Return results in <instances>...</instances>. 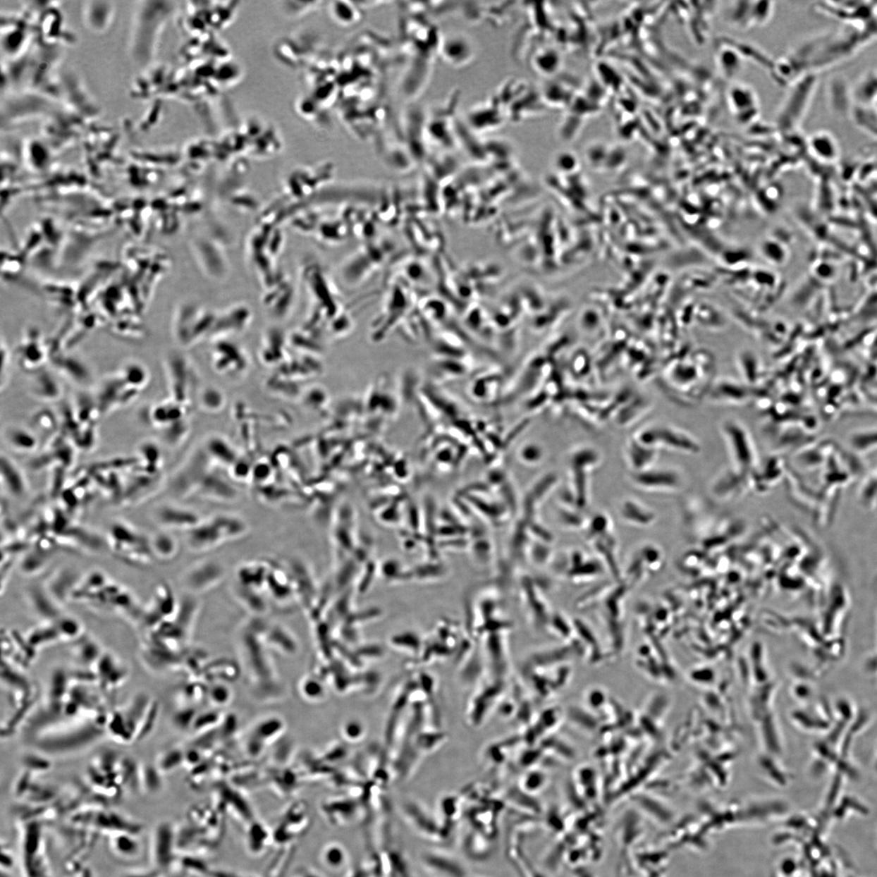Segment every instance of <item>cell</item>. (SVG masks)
<instances>
[{"mask_svg": "<svg viewBox=\"0 0 877 877\" xmlns=\"http://www.w3.org/2000/svg\"><path fill=\"white\" fill-rule=\"evenodd\" d=\"M70 684L71 680L70 677H69V673L63 670V668H57V670L53 672L50 679L47 701L54 703L64 702V700L68 697Z\"/></svg>", "mask_w": 877, "mask_h": 877, "instance_id": "cell-22", "label": "cell"}, {"mask_svg": "<svg viewBox=\"0 0 877 877\" xmlns=\"http://www.w3.org/2000/svg\"><path fill=\"white\" fill-rule=\"evenodd\" d=\"M78 576L69 570L60 571L49 582V587H46L48 592L56 601L61 603L68 596H73L74 587L78 584Z\"/></svg>", "mask_w": 877, "mask_h": 877, "instance_id": "cell-18", "label": "cell"}, {"mask_svg": "<svg viewBox=\"0 0 877 877\" xmlns=\"http://www.w3.org/2000/svg\"><path fill=\"white\" fill-rule=\"evenodd\" d=\"M105 735L106 730L96 723L94 716H84L37 735L35 746L46 756H66L85 749Z\"/></svg>", "mask_w": 877, "mask_h": 877, "instance_id": "cell-1", "label": "cell"}, {"mask_svg": "<svg viewBox=\"0 0 877 877\" xmlns=\"http://www.w3.org/2000/svg\"><path fill=\"white\" fill-rule=\"evenodd\" d=\"M296 877H322V876H320L319 874L314 873V871H312L302 870V871H300V873H299L296 876Z\"/></svg>", "mask_w": 877, "mask_h": 877, "instance_id": "cell-39", "label": "cell"}, {"mask_svg": "<svg viewBox=\"0 0 877 877\" xmlns=\"http://www.w3.org/2000/svg\"><path fill=\"white\" fill-rule=\"evenodd\" d=\"M546 776L542 773H530L524 779L523 785L525 786L527 792H531L532 790H540V788L543 787L544 783H546Z\"/></svg>", "mask_w": 877, "mask_h": 877, "instance_id": "cell-35", "label": "cell"}, {"mask_svg": "<svg viewBox=\"0 0 877 877\" xmlns=\"http://www.w3.org/2000/svg\"><path fill=\"white\" fill-rule=\"evenodd\" d=\"M247 847L253 854H261L272 842V832L263 823L251 822L247 832Z\"/></svg>", "mask_w": 877, "mask_h": 877, "instance_id": "cell-20", "label": "cell"}, {"mask_svg": "<svg viewBox=\"0 0 877 877\" xmlns=\"http://www.w3.org/2000/svg\"><path fill=\"white\" fill-rule=\"evenodd\" d=\"M587 699L588 703L591 705V707L596 708L597 706L599 707V706L603 704V700L604 699L603 693L601 691V689H593V691H591L589 694H588Z\"/></svg>", "mask_w": 877, "mask_h": 877, "instance_id": "cell-37", "label": "cell"}, {"mask_svg": "<svg viewBox=\"0 0 877 877\" xmlns=\"http://www.w3.org/2000/svg\"><path fill=\"white\" fill-rule=\"evenodd\" d=\"M72 825L92 833H103L109 836L121 833L139 834L142 831L140 823L128 819L124 815L106 807H83L71 815Z\"/></svg>", "mask_w": 877, "mask_h": 877, "instance_id": "cell-4", "label": "cell"}, {"mask_svg": "<svg viewBox=\"0 0 877 877\" xmlns=\"http://www.w3.org/2000/svg\"><path fill=\"white\" fill-rule=\"evenodd\" d=\"M638 441L650 448L662 447L682 453H697L699 448L688 433L671 426L652 427L641 433Z\"/></svg>", "mask_w": 877, "mask_h": 877, "instance_id": "cell-8", "label": "cell"}, {"mask_svg": "<svg viewBox=\"0 0 877 877\" xmlns=\"http://www.w3.org/2000/svg\"><path fill=\"white\" fill-rule=\"evenodd\" d=\"M178 830L172 823L163 821L154 828L151 842L152 868L168 874L178 863Z\"/></svg>", "mask_w": 877, "mask_h": 877, "instance_id": "cell-6", "label": "cell"}, {"mask_svg": "<svg viewBox=\"0 0 877 877\" xmlns=\"http://www.w3.org/2000/svg\"><path fill=\"white\" fill-rule=\"evenodd\" d=\"M224 575L226 569L219 561L202 560L187 570L183 576V584L191 592H205L219 584Z\"/></svg>", "mask_w": 877, "mask_h": 877, "instance_id": "cell-10", "label": "cell"}, {"mask_svg": "<svg viewBox=\"0 0 877 877\" xmlns=\"http://www.w3.org/2000/svg\"><path fill=\"white\" fill-rule=\"evenodd\" d=\"M110 847L117 857L130 859L136 858L141 852V843L138 835L130 833H121L110 836Z\"/></svg>", "mask_w": 877, "mask_h": 877, "instance_id": "cell-19", "label": "cell"}, {"mask_svg": "<svg viewBox=\"0 0 877 877\" xmlns=\"http://www.w3.org/2000/svg\"><path fill=\"white\" fill-rule=\"evenodd\" d=\"M33 777L34 774L25 769L19 775L14 786V793L18 798L23 799V797L27 793L32 783H34Z\"/></svg>", "mask_w": 877, "mask_h": 877, "instance_id": "cell-34", "label": "cell"}, {"mask_svg": "<svg viewBox=\"0 0 877 877\" xmlns=\"http://www.w3.org/2000/svg\"><path fill=\"white\" fill-rule=\"evenodd\" d=\"M157 521L168 529H185L190 531L200 522L199 516L179 506L164 505L156 512Z\"/></svg>", "mask_w": 877, "mask_h": 877, "instance_id": "cell-15", "label": "cell"}, {"mask_svg": "<svg viewBox=\"0 0 877 877\" xmlns=\"http://www.w3.org/2000/svg\"><path fill=\"white\" fill-rule=\"evenodd\" d=\"M79 877H93V875L90 869L84 868L82 870L81 873H80Z\"/></svg>", "mask_w": 877, "mask_h": 877, "instance_id": "cell-40", "label": "cell"}, {"mask_svg": "<svg viewBox=\"0 0 877 877\" xmlns=\"http://www.w3.org/2000/svg\"><path fill=\"white\" fill-rule=\"evenodd\" d=\"M587 539L606 569L616 582L623 579L618 558V540L613 532L612 521L604 513H597L588 522Z\"/></svg>", "mask_w": 877, "mask_h": 877, "instance_id": "cell-5", "label": "cell"}, {"mask_svg": "<svg viewBox=\"0 0 877 877\" xmlns=\"http://www.w3.org/2000/svg\"><path fill=\"white\" fill-rule=\"evenodd\" d=\"M164 2L136 3L132 17L128 53L138 67L148 66L156 54L157 41L169 13Z\"/></svg>", "mask_w": 877, "mask_h": 877, "instance_id": "cell-2", "label": "cell"}, {"mask_svg": "<svg viewBox=\"0 0 877 877\" xmlns=\"http://www.w3.org/2000/svg\"><path fill=\"white\" fill-rule=\"evenodd\" d=\"M723 430L734 461L742 467L752 466L756 459L755 446L744 427L736 421H727Z\"/></svg>", "mask_w": 877, "mask_h": 877, "instance_id": "cell-11", "label": "cell"}, {"mask_svg": "<svg viewBox=\"0 0 877 877\" xmlns=\"http://www.w3.org/2000/svg\"><path fill=\"white\" fill-rule=\"evenodd\" d=\"M180 756L178 751H171L163 754L157 763L159 771L162 774L171 771L178 763Z\"/></svg>", "mask_w": 877, "mask_h": 877, "instance_id": "cell-33", "label": "cell"}, {"mask_svg": "<svg viewBox=\"0 0 877 877\" xmlns=\"http://www.w3.org/2000/svg\"><path fill=\"white\" fill-rule=\"evenodd\" d=\"M149 544H151L152 553L159 558L168 560L173 558L178 552V544L176 539L168 534H157Z\"/></svg>", "mask_w": 877, "mask_h": 877, "instance_id": "cell-27", "label": "cell"}, {"mask_svg": "<svg viewBox=\"0 0 877 877\" xmlns=\"http://www.w3.org/2000/svg\"><path fill=\"white\" fill-rule=\"evenodd\" d=\"M176 867L187 874L197 877H208L212 871L202 858L189 854L179 857Z\"/></svg>", "mask_w": 877, "mask_h": 877, "instance_id": "cell-25", "label": "cell"}, {"mask_svg": "<svg viewBox=\"0 0 877 877\" xmlns=\"http://www.w3.org/2000/svg\"><path fill=\"white\" fill-rule=\"evenodd\" d=\"M422 869L431 877H468L462 860L446 850L429 849L420 854Z\"/></svg>", "mask_w": 877, "mask_h": 877, "instance_id": "cell-9", "label": "cell"}, {"mask_svg": "<svg viewBox=\"0 0 877 877\" xmlns=\"http://www.w3.org/2000/svg\"><path fill=\"white\" fill-rule=\"evenodd\" d=\"M114 10L109 1L85 2L82 7L84 23L94 33H104L110 27Z\"/></svg>", "mask_w": 877, "mask_h": 877, "instance_id": "cell-14", "label": "cell"}, {"mask_svg": "<svg viewBox=\"0 0 877 877\" xmlns=\"http://www.w3.org/2000/svg\"><path fill=\"white\" fill-rule=\"evenodd\" d=\"M159 710L158 702L157 700L153 699L151 707H149L145 718H144L140 727H139L135 737V742H141L147 739V737L152 734L154 726L157 725Z\"/></svg>", "mask_w": 877, "mask_h": 877, "instance_id": "cell-30", "label": "cell"}, {"mask_svg": "<svg viewBox=\"0 0 877 877\" xmlns=\"http://www.w3.org/2000/svg\"><path fill=\"white\" fill-rule=\"evenodd\" d=\"M23 859L26 877H49L44 852V838L41 821L23 822Z\"/></svg>", "mask_w": 877, "mask_h": 877, "instance_id": "cell-7", "label": "cell"}, {"mask_svg": "<svg viewBox=\"0 0 877 877\" xmlns=\"http://www.w3.org/2000/svg\"><path fill=\"white\" fill-rule=\"evenodd\" d=\"M522 453H529V454H532V447H527V448H526L525 450H524V452H523ZM533 454H534V453H533ZM536 454H539V455H540V454H541V453H536ZM532 458H533V461H536V459H538L539 458H540V456H539V455H536V456L532 455V456H531V458H530V461H531V460H532Z\"/></svg>", "mask_w": 877, "mask_h": 877, "instance_id": "cell-41", "label": "cell"}, {"mask_svg": "<svg viewBox=\"0 0 877 877\" xmlns=\"http://www.w3.org/2000/svg\"><path fill=\"white\" fill-rule=\"evenodd\" d=\"M468 877H483V876H470V875Z\"/></svg>", "mask_w": 877, "mask_h": 877, "instance_id": "cell-42", "label": "cell"}, {"mask_svg": "<svg viewBox=\"0 0 877 877\" xmlns=\"http://www.w3.org/2000/svg\"><path fill=\"white\" fill-rule=\"evenodd\" d=\"M570 509H566L565 507L559 511V520L563 525L572 530H579V529L585 528L588 522L586 518L579 512V510L575 507H570Z\"/></svg>", "mask_w": 877, "mask_h": 877, "instance_id": "cell-31", "label": "cell"}, {"mask_svg": "<svg viewBox=\"0 0 877 877\" xmlns=\"http://www.w3.org/2000/svg\"><path fill=\"white\" fill-rule=\"evenodd\" d=\"M61 639H78L82 634V627L73 618H63L56 624Z\"/></svg>", "mask_w": 877, "mask_h": 877, "instance_id": "cell-32", "label": "cell"}, {"mask_svg": "<svg viewBox=\"0 0 877 877\" xmlns=\"http://www.w3.org/2000/svg\"><path fill=\"white\" fill-rule=\"evenodd\" d=\"M568 559L564 574L567 579L575 582L596 579L606 569L600 559L588 558L579 551L571 553Z\"/></svg>", "mask_w": 877, "mask_h": 877, "instance_id": "cell-13", "label": "cell"}, {"mask_svg": "<svg viewBox=\"0 0 877 877\" xmlns=\"http://www.w3.org/2000/svg\"><path fill=\"white\" fill-rule=\"evenodd\" d=\"M538 582L531 577H523L522 582V597L528 617L530 618L534 627L537 628L548 627L553 613H550L546 598L541 592V587H537Z\"/></svg>", "mask_w": 877, "mask_h": 877, "instance_id": "cell-12", "label": "cell"}, {"mask_svg": "<svg viewBox=\"0 0 877 877\" xmlns=\"http://www.w3.org/2000/svg\"><path fill=\"white\" fill-rule=\"evenodd\" d=\"M24 769L32 774L46 773L52 768V762L44 754L29 753L23 758Z\"/></svg>", "mask_w": 877, "mask_h": 877, "instance_id": "cell-29", "label": "cell"}, {"mask_svg": "<svg viewBox=\"0 0 877 877\" xmlns=\"http://www.w3.org/2000/svg\"><path fill=\"white\" fill-rule=\"evenodd\" d=\"M102 654L103 652L101 651L99 645L88 638H85L84 641L78 644L75 650V656L78 658V662L81 663L84 668H92V670Z\"/></svg>", "mask_w": 877, "mask_h": 877, "instance_id": "cell-24", "label": "cell"}, {"mask_svg": "<svg viewBox=\"0 0 877 877\" xmlns=\"http://www.w3.org/2000/svg\"><path fill=\"white\" fill-rule=\"evenodd\" d=\"M152 701L153 699L149 698V694L145 693L137 694L131 700L130 703L126 706V708L124 710H121L128 728H130L133 737H135V742L139 727H140L149 707H151Z\"/></svg>", "mask_w": 877, "mask_h": 877, "instance_id": "cell-16", "label": "cell"}, {"mask_svg": "<svg viewBox=\"0 0 877 877\" xmlns=\"http://www.w3.org/2000/svg\"><path fill=\"white\" fill-rule=\"evenodd\" d=\"M29 599L32 608L42 618L54 621L59 617L57 603L48 592L47 588L40 587H31L29 591Z\"/></svg>", "mask_w": 877, "mask_h": 877, "instance_id": "cell-17", "label": "cell"}, {"mask_svg": "<svg viewBox=\"0 0 877 877\" xmlns=\"http://www.w3.org/2000/svg\"><path fill=\"white\" fill-rule=\"evenodd\" d=\"M249 877H254V876H249Z\"/></svg>", "mask_w": 877, "mask_h": 877, "instance_id": "cell-43", "label": "cell"}, {"mask_svg": "<svg viewBox=\"0 0 877 877\" xmlns=\"http://www.w3.org/2000/svg\"><path fill=\"white\" fill-rule=\"evenodd\" d=\"M161 773L157 766L149 763L140 764L142 790L148 794H156L162 787Z\"/></svg>", "mask_w": 877, "mask_h": 877, "instance_id": "cell-26", "label": "cell"}, {"mask_svg": "<svg viewBox=\"0 0 877 877\" xmlns=\"http://www.w3.org/2000/svg\"><path fill=\"white\" fill-rule=\"evenodd\" d=\"M106 734L109 735L116 742L121 743L135 742V737H133L130 728H128L121 710L114 711V712L109 713L108 725H106Z\"/></svg>", "mask_w": 877, "mask_h": 877, "instance_id": "cell-23", "label": "cell"}, {"mask_svg": "<svg viewBox=\"0 0 877 877\" xmlns=\"http://www.w3.org/2000/svg\"><path fill=\"white\" fill-rule=\"evenodd\" d=\"M29 644L37 650L39 646H44L54 643L57 640H60V634L57 630L56 625H46L44 627L34 630L31 631L27 639Z\"/></svg>", "mask_w": 877, "mask_h": 877, "instance_id": "cell-28", "label": "cell"}, {"mask_svg": "<svg viewBox=\"0 0 877 877\" xmlns=\"http://www.w3.org/2000/svg\"><path fill=\"white\" fill-rule=\"evenodd\" d=\"M125 877H167V874L152 868L149 870L136 871L125 875Z\"/></svg>", "mask_w": 877, "mask_h": 877, "instance_id": "cell-36", "label": "cell"}, {"mask_svg": "<svg viewBox=\"0 0 877 877\" xmlns=\"http://www.w3.org/2000/svg\"><path fill=\"white\" fill-rule=\"evenodd\" d=\"M248 531L247 523L231 513H221L202 520L190 529L187 543L196 552L211 550L243 537Z\"/></svg>", "mask_w": 877, "mask_h": 877, "instance_id": "cell-3", "label": "cell"}, {"mask_svg": "<svg viewBox=\"0 0 877 877\" xmlns=\"http://www.w3.org/2000/svg\"><path fill=\"white\" fill-rule=\"evenodd\" d=\"M320 860L325 868L338 871L344 869L349 863V854L343 845L330 842L326 844L321 850Z\"/></svg>", "mask_w": 877, "mask_h": 877, "instance_id": "cell-21", "label": "cell"}, {"mask_svg": "<svg viewBox=\"0 0 877 877\" xmlns=\"http://www.w3.org/2000/svg\"><path fill=\"white\" fill-rule=\"evenodd\" d=\"M2 852H2V860H1L2 868L3 869H9L10 868H12L13 866V855L10 854L9 852L10 850H4L3 849Z\"/></svg>", "mask_w": 877, "mask_h": 877, "instance_id": "cell-38", "label": "cell"}]
</instances>
